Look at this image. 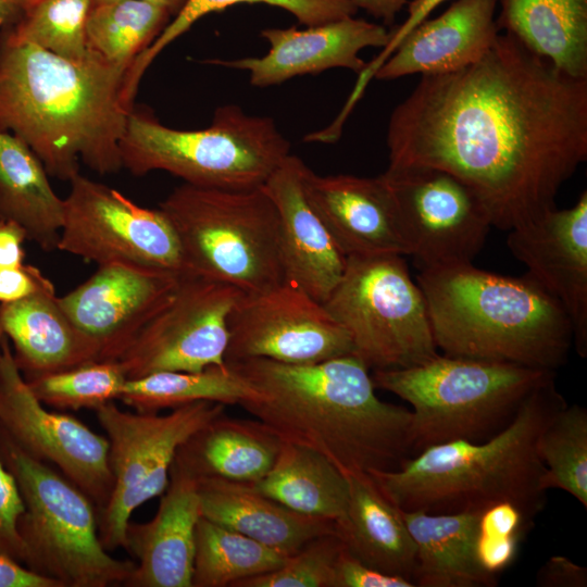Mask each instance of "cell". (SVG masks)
<instances>
[{"instance_id":"cell-1","label":"cell","mask_w":587,"mask_h":587,"mask_svg":"<svg viewBox=\"0 0 587 587\" xmlns=\"http://www.w3.org/2000/svg\"><path fill=\"white\" fill-rule=\"evenodd\" d=\"M390 167L445 170L503 230L555 208L587 159V78H575L499 34L475 63L422 75L392 111Z\"/></svg>"},{"instance_id":"cell-2","label":"cell","mask_w":587,"mask_h":587,"mask_svg":"<svg viewBox=\"0 0 587 587\" xmlns=\"http://www.w3.org/2000/svg\"><path fill=\"white\" fill-rule=\"evenodd\" d=\"M125 72L92 52L63 58L0 30V132L25 141L47 173L70 182L79 162L98 174L122 167L121 141L132 109Z\"/></svg>"},{"instance_id":"cell-3","label":"cell","mask_w":587,"mask_h":587,"mask_svg":"<svg viewBox=\"0 0 587 587\" xmlns=\"http://www.w3.org/2000/svg\"><path fill=\"white\" fill-rule=\"evenodd\" d=\"M226 364L254 390L239 405L283 442L319 452L340 472L391 471L411 457V410L380 400L354 354L311 364L263 358Z\"/></svg>"},{"instance_id":"cell-4","label":"cell","mask_w":587,"mask_h":587,"mask_svg":"<svg viewBox=\"0 0 587 587\" xmlns=\"http://www.w3.org/2000/svg\"><path fill=\"white\" fill-rule=\"evenodd\" d=\"M552 376L522 401L511 421L483 441L451 440L430 446L391 471H373L383 495L402 511H480L510 501L535 517L546 502V467L537 440L566 401Z\"/></svg>"},{"instance_id":"cell-5","label":"cell","mask_w":587,"mask_h":587,"mask_svg":"<svg viewBox=\"0 0 587 587\" xmlns=\"http://www.w3.org/2000/svg\"><path fill=\"white\" fill-rule=\"evenodd\" d=\"M416 283L445 354L553 372L566 363L570 319L526 273L507 276L463 263L421 270Z\"/></svg>"},{"instance_id":"cell-6","label":"cell","mask_w":587,"mask_h":587,"mask_svg":"<svg viewBox=\"0 0 587 587\" xmlns=\"http://www.w3.org/2000/svg\"><path fill=\"white\" fill-rule=\"evenodd\" d=\"M555 372L439 353L417 365L376 370V388L412 410L411 455L451 440L483 441L514 416L525 397Z\"/></svg>"},{"instance_id":"cell-7","label":"cell","mask_w":587,"mask_h":587,"mask_svg":"<svg viewBox=\"0 0 587 587\" xmlns=\"http://www.w3.org/2000/svg\"><path fill=\"white\" fill-rule=\"evenodd\" d=\"M290 154V142L273 118L247 114L235 104L216 109L202 129L162 124L133 108L121 141L123 167L141 176L165 171L186 184L228 190L264 185Z\"/></svg>"},{"instance_id":"cell-8","label":"cell","mask_w":587,"mask_h":587,"mask_svg":"<svg viewBox=\"0 0 587 587\" xmlns=\"http://www.w3.org/2000/svg\"><path fill=\"white\" fill-rule=\"evenodd\" d=\"M159 208L175 229L189 275L243 294L284 280L279 216L263 186L228 190L184 183Z\"/></svg>"},{"instance_id":"cell-9","label":"cell","mask_w":587,"mask_h":587,"mask_svg":"<svg viewBox=\"0 0 587 587\" xmlns=\"http://www.w3.org/2000/svg\"><path fill=\"white\" fill-rule=\"evenodd\" d=\"M0 459L15 477L25 504L18 521L23 565L60 587L125 585L136 564L104 549L91 499L1 427Z\"/></svg>"},{"instance_id":"cell-10","label":"cell","mask_w":587,"mask_h":587,"mask_svg":"<svg viewBox=\"0 0 587 587\" xmlns=\"http://www.w3.org/2000/svg\"><path fill=\"white\" fill-rule=\"evenodd\" d=\"M324 305L370 370L409 367L438 354L424 295L402 255L348 257Z\"/></svg>"},{"instance_id":"cell-11","label":"cell","mask_w":587,"mask_h":587,"mask_svg":"<svg viewBox=\"0 0 587 587\" xmlns=\"http://www.w3.org/2000/svg\"><path fill=\"white\" fill-rule=\"evenodd\" d=\"M225 412V404L196 401L164 415L133 413L109 402L96 410L109 440L113 488L98 513V533L108 551L124 548L133 512L162 495L170 480L175 454L196 430Z\"/></svg>"},{"instance_id":"cell-12","label":"cell","mask_w":587,"mask_h":587,"mask_svg":"<svg viewBox=\"0 0 587 587\" xmlns=\"http://www.w3.org/2000/svg\"><path fill=\"white\" fill-rule=\"evenodd\" d=\"M70 185L58 250L98 265L118 262L189 275L175 229L160 208L138 205L80 173Z\"/></svg>"},{"instance_id":"cell-13","label":"cell","mask_w":587,"mask_h":587,"mask_svg":"<svg viewBox=\"0 0 587 587\" xmlns=\"http://www.w3.org/2000/svg\"><path fill=\"white\" fill-rule=\"evenodd\" d=\"M380 176L395 200L408 255L420 271L473 263L492 224L470 186L430 166H388Z\"/></svg>"},{"instance_id":"cell-14","label":"cell","mask_w":587,"mask_h":587,"mask_svg":"<svg viewBox=\"0 0 587 587\" xmlns=\"http://www.w3.org/2000/svg\"><path fill=\"white\" fill-rule=\"evenodd\" d=\"M242 294L225 283L197 275L182 276L172 299L117 360L127 379L227 365V321Z\"/></svg>"},{"instance_id":"cell-15","label":"cell","mask_w":587,"mask_h":587,"mask_svg":"<svg viewBox=\"0 0 587 587\" xmlns=\"http://www.w3.org/2000/svg\"><path fill=\"white\" fill-rule=\"evenodd\" d=\"M226 363L263 358L311 364L353 354L347 330L324 303L290 280L242 294L228 321Z\"/></svg>"},{"instance_id":"cell-16","label":"cell","mask_w":587,"mask_h":587,"mask_svg":"<svg viewBox=\"0 0 587 587\" xmlns=\"http://www.w3.org/2000/svg\"><path fill=\"white\" fill-rule=\"evenodd\" d=\"M0 427L27 453L54 464L98 513L105 507L114 483L108 438L71 414L46 409L17 367L7 337L0 359Z\"/></svg>"},{"instance_id":"cell-17","label":"cell","mask_w":587,"mask_h":587,"mask_svg":"<svg viewBox=\"0 0 587 587\" xmlns=\"http://www.w3.org/2000/svg\"><path fill=\"white\" fill-rule=\"evenodd\" d=\"M98 266L59 302L72 323L97 344L99 360L117 361L172 299L182 276L128 263Z\"/></svg>"},{"instance_id":"cell-18","label":"cell","mask_w":587,"mask_h":587,"mask_svg":"<svg viewBox=\"0 0 587 587\" xmlns=\"http://www.w3.org/2000/svg\"><path fill=\"white\" fill-rule=\"evenodd\" d=\"M510 252L526 274L567 314L573 347L587 357V191L569 208H555L508 230Z\"/></svg>"},{"instance_id":"cell-19","label":"cell","mask_w":587,"mask_h":587,"mask_svg":"<svg viewBox=\"0 0 587 587\" xmlns=\"http://www.w3.org/2000/svg\"><path fill=\"white\" fill-rule=\"evenodd\" d=\"M389 33L380 24L354 16L303 29L264 28L260 35L268 42L266 54L209 62L248 72L250 84L255 87L279 85L297 76L336 67L360 75L366 66L360 51L369 47L385 48Z\"/></svg>"},{"instance_id":"cell-20","label":"cell","mask_w":587,"mask_h":587,"mask_svg":"<svg viewBox=\"0 0 587 587\" xmlns=\"http://www.w3.org/2000/svg\"><path fill=\"white\" fill-rule=\"evenodd\" d=\"M308 200L348 257L408 255L395 200L382 178L302 175Z\"/></svg>"},{"instance_id":"cell-21","label":"cell","mask_w":587,"mask_h":587,"mask_svg":"<svg viewBox=\"0 0 587 587\" xmlns=\"http://www.w3.org/2000/svg\"><path fill=\"white\" fill-rule=\"evenodd\" d=\"M304 162L289 154L263 188L279 216L284 279L324 303L342 277L347 257L312 208L303 188Z\"/></svg>"},{"instance_id":"cell-22","label":"cell","mask_w":587,"mask_h":587,"mask_svg":"<svg viewBox=\"0 0 587 587\" xmlns=\"http://www.w3.org/2000/svg\"><path fill=\"white\" fill-rule=\"evenodd\" d=\"M154 517L129 522L124 548L138 563L130 587H192L196 528L201 517L197 479L171 466Z\"/></svg>"},{"instance_id":"cell-23","label":"cell","mask_w":587,"mask_h":587,"mask_svg":"<svg viewBox=\"0 0 587 587\" xmlns=\"http://www.w3.org/2000/svg\"><path fill=\"white\" fill-rule=\"evenodd\" d=\"M498 0H457L436 18L425 20L399 42L375 71L377 79L459 71L494 45Z\"/></svg>"},{"instance_id":"cell-24","label":"cell","mask_w":587,"mask_h":587,"mask_svg":"<svg viewBox=\"0 0 587 587\" xmlns=\"http://www.w3.org/2000/svg\"><path fill=\"white\" fill-rule=\"evenodd\" d=\"M0 321L25 379L100 361L97 344L65 314L51 280L25 299L0 304Z\"/></svg>"},{"instance_id":"cell-25","label":"cell","mask_w":587,"mask_h":587,"mask_svg":"<svg viewBox=\"0 0 587 587\" xmlns=\"http://www.w3.org/2000/svg\"><path fill=\"white\" fill-rule=\"evenodd\" d=\"M201 516L292 555L311 539L335 533V521L297 513L251 485L197 479Z\"/></svg>"},{"instance_id":"cell-26","label":"cell","mask_w":587,"mask_h":587,"mask_svg":"<svg viewBox=\"0 0 587 587\" xmlns=\"http://www.w3.org/2000/svg\"><path fill=\"white\" fill-rule=\"evenodd\" d=\"M282 444L260 421L229 417L224 412L180 445L172 466L196 479L253 485L271 470Z\"/></svg>"},{"instance_id":"cell-27","label":"cell","mask_w":587,"mask_h":587,"mask_svg":"<svg viewBox=\"0 0 587 587\" xmlns=\"http://www.w3.org/2000/svg\"><path fill=\"white\" fill-rule=\"evenodd\" d=\"M342 474L349 499L345 515L335 522V533L346 550L377 571L413 583L415 546L401 510L383 495L369 473Z\"/></svg>"},{"instance_id":"cell-28","label":"cell","mask_w":587,"mask_h":587,"mask_svg":"<svg viewBox=\"0 0 587 587\" xmlns=\"http://www.w3.org/2000/svg\"><path fill=\"white\" fill-rule=\"evenodd\" d=\"M415 546V587L495 586L475 558L478 511L428 513L402 511Z\"/></svg>"},{"instance_id":"cell-29","label":"cell","mask_w":587,"mask_h":587,"mask_svg":"<svg viewBox=\"0 0 587 587\" xmlns=\"http://www.w3.org/2000/svg\"><path fill=\"white\" fill-rule=\"evenodd\" d=\"M0 218L21 226L43 251L58 250L64 199L36 153L9 132H0Z\"/></svg>"},{"instance_id":"cell-30","label":"cell","mask_w":587,"mask_h":587,"mask_svg":"<svg viewBox=\"0 0 587 587\" xmlns=\"http://www.w3.org/2000/svg\"><path fill=\"white\" fill-rule=\"evenodd\" d=\"M496 23L535 54L587 78V0H498Z\"/></svg>"},{"instance_id":"cell-31","label":"cell","mask_w":587,"mask_h":587,"mask_svg":"<svg viewBox=\"0 0 587 587\" xmlns=\"http://www.w3.org/2000/svg\"><path fill=\"white\" fill-rule=\"evenodd\" d=\"M251 486L308 516L336 522L348 505L349 487L342 472L319 452L295 444L283 442L271 470Z\"/></svg>"},{"instance_id":"cell-32","label":"cell","mask_w":587,"mask_h":587,"mask_svg":"<svg viewBox=\"0 0 587 587\" xmlns=\"http://www.w3.org/2000/svg\"><path fill=\"white\" fill-rule=\"evenodd\" d=\"M253 395L251 385L227 364L200 372H158L127 379L120 400L139 413H159L196 401L240 404Z\"/></svg>"},{"instance_id":"cell-33","label":"cell","mask_w":587,"mask_h":587,"mask_svg":"<svg viewBox=\"0 0 587 587\" xmlns=\"http://www.w3.org/2000/svg\"><path fill=\"white\" fill-rule=\"evenodd\" d=\"M163 7L143 0L92 4L86 23L88 48L126 74L171 21Z\"/></svg>"},{"instance_id":"cell-34","label":"cell","mask_w":587,"mask_h":587,"mask_svg":"<svg viewBox=\"0 0 587 587\" xmlns=\"http://www.w3.org/2000/svg\"><path fill=\"white\" fill-rule=\"evenodd\" d=\"M288 557L201 516L196 528L192 587H235L278 569Z\"/></svg>"},{"instance_id":"cell-35","label":"cell","mask_w":587,"mask_h":587,"mask_svg":"<svg viewBox=\"0 0 587 587\" xmlns=\"http://www.w3.org/2000/svg\"><path fill=\"white\" fill-rule=\"evenodd\" d=\"M241 3H263L280 8L305 26L354 16L358 12L357 7L349 0H187L152 45L138 55L127 70L123 86L125 100L134 102L140 79L150 64L159 53L188 32L195 23L205 15Z\"/></svg>"},{"instance_id":"cell-36","label":"cell","mask_w":587,"mask_h":587,"mask_svg":"<svg viewBox=\"0 0 587 587\" xmlns=\"http://www.w3.org/2000/svg\"><path fill=\"white\" fill-rule=\"evenodd\" d=\"M546 489L558 488L587 508V410L579 404L561 407L537 440Z\"/></svg>"},{"instance_id":"cell-37","label":"cell","mask_w":587,"mask_h":587,"mask_svg":"<svg viewBox=\"0 0 587 587\" xmlns=\"http://www.w3.org/2000/svg\"><path fill=\"white\" fill-rule=\"evenodd\" d=\"M45 405L59 410H97L120 400L127 377L117 361H89L25 379Z\"/></svg>"},{"instance_id":"cell-38","label":"cell","mask_w":587,"mask_h":587,"mask_svg":"<svg viewBox=\"0 0 587 587\" xmlns=\"http://www.w3.org/2000/svg\"><path fill=\"white\" fill-rule=\"evenodd\" d=\"M91 0H36L24 15L8 26L13 35L72 60L87 58L86 23Z\"/></svg>"},{"instance_id":"cell-39","label":"cell","mask_w":587,"mask_h":587,"mask_svg":"<svg viewBox=\"0 0 587 587\" xmlns=\"http://www.w3.org/2000/svg\"><path fill=\"white\" fill-rule=\"evenodd\" d=\"M532 522L533 517L510 501L496 502L478 511L475 558L479 567L496 577L510 566Z\"/></svg>"},{"instance_id":"cell-40","label":"cell","mask_w":587,"mask_h":587,"mask_svg":"<svg viewBox=\"0 0 587 587\" xmlns=\"http://www.w3.org/2000/svg\"><path fill=\"white\" fill-rule=\"evenodd\" d=\"M344 548L336 533L320 535L278 569L246 578L235 587H334L335 569Z\"/></svg>"},{"instance_id":"cell-41","label":"cell","mask_w":587,"mask_h":587,"mask_svg":"<svg viewBox=\"0 0 587 587\" xmlns=\"http://www.w3.org/2000/svg\"><path fill=\"white\" fill-rule=\"evenodd\" d=\"M25 504L13 474L0 459V555L23 564L24 548L18 521Z\"/></svg>"},{"instance_id":"cell-42","label":"cell","mask_w":587,"mask_h":587,"mask_svg":"<svg viewBox=\"0 0 587 587\" xmlns=\"http://www.w3.org/2000/svg\"><path fill=\"white\" fill-rule=\"evenodd\" d=\"M334 587H415L403 577L377 571L352 555L344 548L336 569Z\"/></svg>"},{"instance_id":"cell-43","label":"cell","mask_w":587,"mask_h":587,"mask_svg":"<svg viewBox=\"0 0 587 587\" xmlns=\"http://www.w3.org/2000/svg\"><path fill=\"white\" fill-rule=\"evenodd\" d=\"M49 280L39 268L33 265L23 264L0 268V304L25 299Z\"/></svg>"},{"instance_id":"cell-44","label":"cell","mask_w":587,"mask_h":587,"mask_svg":"<svg viewBox=\"0 0 587 587\" xmlns=\"http://www.w3.org/2000/svg\"><path fill=\"white\" fill-rule=\"evenodd\" d=\"M536 583L541 587H586L587 569L564 555H552L538 570Z\"/></svg>"},{"instance_id":"cell-45","label":"cell","mask_w":587,"mask_h":587,"mask_svg":"<svg viewBox=\"0 0 587 587\" xmlns=\"http://www.w3.org/2000/svg\"><path fill=\"white\" fill-rule=\"evenodd\" d=\"M447 0H412L408 2V17L398 27L389 33V40L383 51L375 60L371 62L374 68H377L382 63L395 51L399 42L423 21L427 20L428 15L441 3Z\"/></svg>"},{"instance_id":"cell-46","label":"cell","mask_w":587,"mask_h":587,"mask_svg":"<svg viewBox=\"0 0 587 587\" xmlns=\"http://www.w3.org/2000/svg\"><path fill=\"white\" fill-rule=\"evenodd\" d=\"M25 230L17 224L0 218V268L24 264Z\"/></svg>"},{"instance_id":"cell-47","label":"cell","mask_w":587,"mask_h":587,"mask_svg":"<svg viewBox=\"0 0 587 587\" xmlns=\"http://www.w3.org/2000/svg\"><path fill=\"white\" fill-rule=\"evenodd\" d=\"M0 587H60L54 580L36 574L22 563L0 555Z\"/></svg>"},{"instance_id":"cell-48","label":"cell","mask_w":587,"mask_h":587,"mask_svg":"<svg viewBox=\"0 0 587 587\" xmlns=\"http://www.w3.org/2000/svg\"><path fill=\"white\" fill-rule=\"evenodd\" d=\"M357 9H363L386 25H391L409 0H349Z\"/></svg>"},{"instance_id":"cell-49","label":"cell","mask_w":587,"mask_h":587,"mask_svg":"<svg viewBox=\"0 0 587 587\" xmlns=\"http://www.w3.org/2000/svg\"><path fill=\"white\" fill-rule=\"evenodd\" d=\"M36 0H0V30L16 23Z\"/></svg>"},{"instance_id":"cell-50","label":"cell","mask_w":587,"mask_h":587,"mask_svg":"<svg viewBox=\"0 0 587 587\" xmlns=\"http://www.w3.org/2000/svg\"><path fill=\"white\" fill-rule=\"evenodd\" d=\"M91 1H92V4H97V3H102V2L113 1V0H91ZM143 1H148V2L165 8L173 17L182 10V8L185 5L187 0H143Z\"/></svg>"},{"instance_id":"cell-51","label":"cell","mask_w":587,"mask_h":587,"mask_svg":"<svg viewBox=\"0 0 587 587\" xmlns=\"http://www.w3.org/2000/svg\"><path fill=\"white\" fill-rule=\"evenodd\" d=\"M4 337L5 336L3 334L2 326H1V321H0V359H1V353H2V342H3Z\"/></svg>"}]
</instances>
